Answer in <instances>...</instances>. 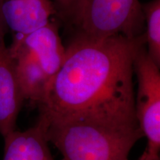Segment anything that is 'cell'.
I'll return each instance as SVG.
<instances>
[{
  "label": "cell",
  "mask_w": 160,
  "mask_h": 160,
  "mask_svg": "<svg viewBox=\"0 0 160 160\" xmlns=\"http://www.w3.org/2000/svg\"><path fill=\"white\" fill-rule=\"evenodd\" d=\"M143 45L145 33L102 39L78 35L65 48L62 65L38 106L39 117L48 123L81 121L125 133L139 131L133 61Z\"/></svg>",
  "instance_id": "1"
},
{
  "label": "cell",
  "mask_w": 160,
  "mask_h": 160,
  "mask_svg": "<svg viewBox=\"0 0 160 160\" xmlns=\"http://www.w3.org/2000/svg\"><path fill=\"white\" fill-rule=\"evenodd\" d=\"M47 125L46 138L62 153V160H128L133 146L143 137L140 131L125 133L86 122Z\"/></svg>",
  "instance_id": "2"
},
{
  "label": "cell",
  "mask_w": 160,
  "mask_h": 160,
  "mask_svg": "<svg viewBox=\"0 0 160 160\" xmlns=\"http://www.w3.org/2000/svg\"><path fill=\"white\" fill-rule=\"evenodd\" d=\"M73 23L79 34L92 39L135 38L145 33L139 0H82Z\"/></svg>",
  "instance_id": "3"
},
{
  "label": "cell",
  "mask_w": 160,
  "mask_h": 160,
  "mask_svg": "<svg viewBox=\"0 0 160 160\" xmlns=\"http://www.w3.org/2000/svg\"><path fill=\"white\" fill-rule=\"evenodd\" d=\"M137 79L135 115L140 131L148 140L139 160H160V72L149 57L145 45L138 50L133 61Z\"/></svg>",
  "instance_id": "4"
},
{
  "label": "cell",
  "mask_w": 160,
  "mask_h": 160,
  "mask_svg": "<svg viewBox=\"0 0 160 160\" xmlns=\"http://www.w3.org/2000/svg\"><path fill=\"white\" fill-rule=\"evenodd\" d=\"M6 33L0 17V134L3 138L16 130L18 115L24 102L14 63L5 43Z\"/></svg>",
  "instance_id": "5"
},
{
  "label": "cell",
  "mask_w": 160,
  "mask_h": 160,
  "mask_svg": "<svg viewBox=\"0 0 160 160\" xmlns=\"http://www.w3.org/2000/svg\"><path fill=\"white\" fill-rule=\"evenodd\" d=\"M57 13L51 0H0V17L7 31L27 35L51 21Z\"/></svg>",
  "instance_id": "6"
},
{
  "label": "cell",
  "mask_w": 160,
  "mask_h": 160,
  "mask_svg": "<svg viewBox=\"0 0 160 160\" xmlns=\"http://www.w3.org/2000/svg\"><path fill=\"white\" fill-rule=\"evenodd\" d=\"M12 42L31 51L37 57L51 81L65 60V48L60 39L58 26L51 20L28 34L14 36Z\"/></svg>",
  "instance_id": "7"
},
{
  "label": "cell",
  "mask_w": 160,
  "mask_h": 160,
  "mask_svg": "<svg viewBox=\"0 0 160 160\" xmlns=\"http://www.w3.org/2000/svg\"><path fill=\"white\" fill-rule=\"evenodd\" d=\"M8 49L24 101L27 100L38 107L45 99L51 79L37 57L28 50L14 42Z\"/></svg>",
  "instance_id": "8"
},
{
  "label": "cell",
  "mask_w": 160,
  "mask_h": 160,
  "mask_svg": "<svg viewBox=\"0 0 160 160\" xmlns=\"http://www.w3.org/2000/svg\"><path fill=\"white\" fill-rule=\"evenodd\" d=\"M47 122L39 117L33 127L13 131L4 137L3 160H54L46 138Z\"/></svg>",
  "instance_id": "9"
},
{
  "label": "cell",
  "mask_w": 160,
  "mask_h": 160,
  "mask_svg": "<svg viewBox=\"0 0 160 160\" xmlns=\"http://www.w3.org/2000/svg\"><path fill=\"white\" fill-rule=\"evenodd\" d=\"M146 31L145 46L149 57L160 67V0L142 5Z\"/></svg>",
  "instance_id": "10"
},
{
  "label": "cell",
  "mask_w": 160,
  "mask_h": 160,
  "mask_svg": "<svg viewBox=\"0 0 160 160\" xmlns=\"http://www.w3.org/2000/svg\"><path fill=\"white\" fill-rule=\"evenodd\" d=\"M82 0H55L57 11L63 19L73 22Z\"/></svg>",
  "instance_id": "11"
}]
</instances>
